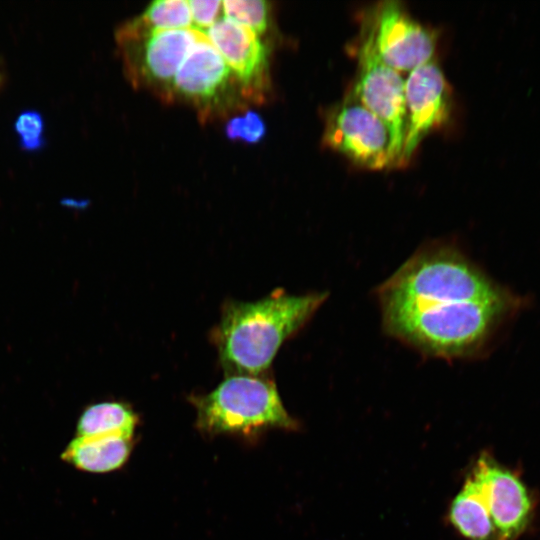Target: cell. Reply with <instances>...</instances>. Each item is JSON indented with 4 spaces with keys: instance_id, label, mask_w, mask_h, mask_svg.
Instances as JSON below:
<instances>
[{
    "instance_id": "9c48e42d",
    "label": "cell",
    "mask_w": 540,
    "mask_h": 540,
    "mask_svg": "<svg viewBox=\"0 0 540 540\" xmlns=\"http://www.w3.org/2000/svg\"><path fill=\"white\" fill-rule=\"evenodd\" d=\"M477 479L498 540H515L528 527L533 502L527 486L518 473L481 455L471 472Z\"/></svg>"
},
{
    "instance_id": "5b68a950",
    "label": "cell",
    "mask_w": 540,
    "mask_h": 540,
    "mask_svg": "<svg viewBox=\"0 0 540 540\" xmlns=\"http://www.w3.org/2000/svg\"><path fill=\"white\" fill-rule=\"evenodd\" d=\"M362 32L357 76L350 95L386 125L393 166H400L406 131L405 78L380 59L366 24Z\"/></svg>"
},
{
    "instance_id": "8992f818",
    "label": "cell",
    "mask_w": 540,
    "mask_h": 540,
    "mask_svg": "<svg viewBox=\"0 0 540 540\" xmlns=\"http://www.w3.org/2000/svg\"><path fill=\"white\" fill-rule=\"evenodd\" d=\"M323 140L361 167L381 170L393 166L388 128L351 95L330 111Z\"/></svg>"
},
{
    "instance_id": "7c38bea8",
    "label": "cell",
    "mask_w": 540,
    "mask_h": 540,
    "mask_svg": "<svg viewBox=\"0 0 540 540\" xmlns=\"http://www.w3.org/2000/svg\"><path fill=\"white\" fill-rule=\"evenodd\" d=\"M134 447V439L75 436L61 453V459L77 470L109 473L122 468Z\"/></svg>"
},
{
    "instance_id": "5bb4252c",
    "label": "cell",
    "mask_w": 540,
    "mask_h": 540,
    "mask_svg": "<svg viewBox=\"0 0 540 540\" xmlns=\"http://www.w3.org/2000/svg\"><path fill=\"white\" fill-rule=\"evenodd\" d=\"M139 417L121 401H103L87 406L76 423V436L134 439Z\"/></svg>"
},
{
    "instance_id": "ba28073f",
    "label": "cell",
    "mask_w": 540,
    "mask_h": 540,
    "mask_svg": "<svg viewBox=\"0 0 540 540\" xmlns=\"http://www.w3.org/2000/svg\"><path fill=\"white\" fill-rule=\"evenodd\" d=\"M406 131L400 165L408 162L421 141L450 117L452 95L439 65L431 61L405 78Z\"/></svg>"
},
{
    "instance_id": "6da1fadb",
    "label": "cell",
    "mask_w": 540,
    "mask_h": 540,
    "mask_svg": "<svg viewBox=\"0 0 540 540\" xmlns=\"http://www.w3.org/2000/svg\"><path fill=\"white\" fill-rule=\"evenodd\" d=\"M387 330L436 356L479 349L510 312L512 298L457 250L419 251L380 288Z\"/></svg>"
},
{
    "instance_id": "7a4b0ae2",
    "label": "cell",
    "mask_w": 540,
    "mask_h": 540,
    "mask_svg": "<svg viewBox=\"0 0 540 540\" xmlns=\"http://www.w3.org/2000/svg\"><path fill=\"white\" fill-rule=\"evenodd\" d=\"M326 297L320 292L291 295L277 289L257 301L225 303L212 338L226 376L263 375L283 342Z\"/></svg>"
},
{
    "instance_id": "277c9868",
    "label": "cell",
    "mask_w": 540,
    "mask_h": 540,
    "mask_svg": "<svg viewBox=\"0 0 540 540\" xmlns=\"http://www.w3.org/2000/svg\"><path fill=\"white\" fill-rule=\"evenodd\" d=\"M202 34L194 28L148 31L129 21L117 30L116 41L133 85L171 99L174 78Z\"/></svg>"
},
{
    "instance_id": "3957f363",
    "label": "cell",
    "mask_w": 540,
    "mask_h": 540,
    "mask_svg": "<svg viewBox=\"0 0 540 540\" xmlns=\"http://www.w3.org/2000/svg\"><path fill=\"white\" fill-rule=\"evenodd\" d=\"M195 425L207 436L256 437L269 429L296 430L274 381L264 375H230L212 391L191 395Z\"/></svg>"
},
{
    "instance_id": "2e32d148",
    "label": "cell",
    "mask_w": 540,
    "mask_h": 540,
    "mask_svg": "<svg viewBox=\"0 0 540 540\" xmlns=\"http://www.w3.org/2000/svg\"><path fill=\"white\" fill-rule=\"evenodd\" d=\"M225 18L244 26L257 35L264 34L270 25V4L264 0L222 1Z\"/></svg>"
},
{
    "instance_id": "8fae6325",
    "label": "cell",
    "mask_w": 540,
    "mask_h": 540,
    "mask_svg": "<svg viewBox=\"0 0 540 540\" xmlns=\"http://www.w3.org/2000/svg\"><path fill=\"white\" fill-rule=\"evenodd\" d=\"M232 79L235 77L225 60L203 33L179 68L171 97H181L205 114L226 92Z\"/></svg>"
},
{
    "instance_id": "e0dca14e",
    "label": "cell",
    "mask_w": 540,
    "mask_h": 540,
    "mask_svg": "<svg viewBox=\"0 0 540 540\" xmlns=\"http://www.w3.org/2000/svg\"><path fill=\"white\" fill-rule=\"evenodd\" d=\"M266 134L263 118L254 111L231 118L225 125V135L230 140H240L249 144L260 142Z\"/></svg>"
},
{
    "instance_id": "4fadbf2b",
    "label": "cell",
    "mask_w": 540,
    "mask_h": 540,
    "mask_svg": "<svg viewBox=\"0 0 540 540\" xmlns=\"http://www.w3.org/2000/svg\"><path fill=\"white\" fill-rule=\"evenodd\" d=\"M449 519L468 540H498L481 487L472 473L453 499Z\"/></svg>"
},
{
    "instance_id": "30bf717a",
    "label": "cell",
    "mask_w": 540,
    "mask_h": 540,
    "mask_svg": "<svg viewBox=\"0 0 540 540\" xmlns=\"http://www.w3.org/2000/svg\"><path fill=\"white\" fill-rule=\"evenodd\" d=\"M238 81L243 96L262 98L268 83V50L260 36L227 18L203 32Z\"/></svg>"
},
{
    "instance_id": "52a82bcc",
    "label": "cell",
    "mask_w": 540,
    "mask_h": 540,
    "mask_svg": "<svg viewBox=\"0 0 540 540\" xmlns=\"http://www.w3.org/2000/svg\"><path fill=\"white\" fill-rule=\"evenodd\" d=\"M365 24L380 59L399 73H409L433 59L435 33L413 18L399 2L380 3Z\"/></svg>"
},
{
    "instance_id": "ac0fdd59",
    "label": "cell",
    "mask_w": 540,
    "mask_h": 540,
    "mask_svg": "<svg viewBox=\"0 0 540 540\" xmlns=\"http://www.w3.org/2000/svg\"><path fill=\"white\" fill-rule=\"evenodd\" d=\"M43 119L38 112H23L16 120L15 129L22 147L28 151L38 150L43 144Z\"/></svg>"
},
{
    "instance_id": "d6986e66",
    "label": "cell",
    "mask_w": 540,
    "mask_h": 540,
    "mask_svg": "<svg viewBox=\"0 0 540 540\" xmlns=\"http://www.w3.org/2000/svg\"><path fill=\"white\" fill-rule=\"evenodd\" d=\"M194 29L205 32L214 23L222 10L219 0H190L188 1Z\"/></svg>"
},
{
    "instance_id": "9a60e30c",
    "label": "cell",
    "mask_w": 540,
    "mask_h": 540,
    "mask_svg": "<svg viewBox=\"0 0 540 540\" xmlns=\"http://www.w3.org/2000/svg\"><path fill=\"white\" fill-rule=\"evenodd\" d=\"M131 22L148 31L193 28L189 3L185 0L154 1Z\"/></svg>"
}]
</instances>
